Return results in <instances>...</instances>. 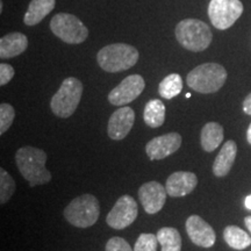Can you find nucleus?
<instances>
[{
	"instance_id": "obj_1",
	"label": "nucleus",
	"mask_w": 251,
	"mask_h": 251,
	"mask_svg": "<svg viewBox=\"0 0 251 251\" xmlns=\"http://www.w3.org/2000/svg\"><path fill=\"white\" fill-rule=\"evenodd\" d=\"M15 162L31 187L45 185L51 180V174L47 170V153L35 147H23L15 153Z\"/></svg>"
},
{
	"instance_id": "obj_25",
	"label": "nucleus",
	"mask_w": 251,
	"mask_h": 251,
	"mask_svg": "<svg viewBox=\"0 0 251 251\" xmlns=\"http://www.w3.org/2000/svg\"><path fill=\"white\" fill-rule=\"evenodd\" d=\"M15 118V111L9 103L2 102L0 105V134H4L5 131L11 127L12 122Z\"/></svg>"
},
{
	"instance_id": "obj_5",
	"label": "nucleus",
	"mask_w": 251,
	"mask_h": 251,
	"mask_svg": "<svg viewBox=\"0 0 251 251\" xmlns=\"http://www.w3.org/2000/svg\"><path fill=\"white\" fill-rule=\"evenodd\" d=\"M83 84L75 77L65 78L59 86L57 92L52 96L50 108L56 117L67 119L70 118L79 105Z\"/></svg>"
},
{
	"instance_id": "obj_32",
	"label": "nucleus",
	"mask_w": 251,
	"mask_h": 251,
	"mask_svg": "<svg viewBox=\"0 0 251 251\" xmlns=\"http://www.w3.org/2000/svg\"><path fill=\"white\" fill-rule=\"evenodd\" d=\"M247 140H248V142L251 144V124H250L249 128H248V131H247Z\"/></svg>"
},
{
	"instance_id": "obj_8",
	"label": "nucleus",
	"mask_w": 251,
	"mask_h": 251,
	"mask_svg": "<svg viewBox=\"0 0 251 251\" xmlns=\"http://www.w3.org/2000/svg\"><path fill=\"white\" fill-rule=\"evenodd\" d=\"M243 13V4L240 0H211L208 17L215 28L225 30L236 23Z\"/></svg>"
},
{
	"instance_id": "obj_30",
	"label": "nucleus",
	"mask_w": 251,
	"mask_h": 251,
	"mask_svg": "<svg viewBox=\"0 0 251 251\" xmlns=\"http://www.w3.org/2000/svg\"><path fill=\"white\" fill-rule=\"evenodd\" d=\"M244 206H246L247 209H250L251 211V194L250 196H248L246 198V200H244Z\"/></svg>"
},
{
	"instance_id": "obj_17",
	"label": "nucleus",
	"mask_w": 251,
	"mask_h": 251,
	"mask_svg": "<svg viewBox=\"0 0 251 251\" xmlns=\"http://www.w3.org/2000/svg\"><path fill=\"white\" fill-rule=\"evenodd\" d=\"M237 155V146L233 140L226 142L220 150L219 155L216 156L214 164H213V174L216 177H225L231 170L235 158Z\"/></svg>"
},
{
	"instance_id": "obj_16",
	"label": "nucleus",
	"mask_w": 251,
	"mask_h": 251,
	"mask_svg": "<svg viewBox=\"0 0 251 251\" xmlns=\"http://www.w3.org/2000/svg\"><path fill=\"white\" fill-rule=\"evenodd\" d=\"M28 39L23 33H9L0 39V57L13 58L26 51Z\"/></svg>"
},
{
	"instance_id": "obj_6",
	"label": "nucleus",
	"mask_w": 251,
	"mask_h": 251,
	"mask_svg": "<svg viewBox=\"0 0 251 251\" xmlns=\"http://www.w3.org/2000/svg\"><path fill=\"white\" fill-rule=\"evenodd\" d=\"M100 215L99 201L92 194L75 198L64 209L69 224L78 228H89L98 221Z\"/></svg>"
},
{
	"instance_id": "obj_26",
	"label": "nucleus",
	"mask_w": 251,
	"mask_h": 251,
	"mask_svg": "<svg viewBox=\"0 0 251 251\" xmlns=\"http://www.w3.org/2000/svg\"><path fill=\"white\" fill-rule=\"evenodd\" d=\"M158 240L153 234H141L135 243L134 251H157Z\"/></svg>"
},
{
	"instance_id": "obj_27",
	"label": "nucleus",
	"mask_w": 251,
	"mask_h": 251,
	"mask_svg": "<svg viewBox=\"0 0 251 251\" xmlns=\"http://www.w3.org/2000/svg\"><path fill=\"white\" fill-rule=\"evenodd\" d=\"M106 251H134L122 237H112L106 244Z\"/></svg>"
},
{
	"instance_id": "obj_22",
	"label": "nucleus",
	"mask_w": 251,
	"mask_h": 251,
	"mask_svg": "<svg viewBox=\"0 0 251 251\" xmlns=\"http://www.w3.org/2000/svg\"><path fill=\"white\" fill-rule=\"evenodd\" d=\"M224 238L229 247L236 250H243L251 244V237L236 226H228L224 230Z\"/></svg>"
},
{
	"instance_id": "obj_10",
	"label": "nucleus",
	"mask_w": 251,
	"mask_h": 251,
	"mask_svg": "<svg viewBox=\"0 0 251 251\" xmlns=\"http://www.w3.org/2000/svg\"><path fill=\"white\" fill-rule=\"evenodd\" d=\"M146 83L140 75H130L115 86L108 94V101L114 106H124L139 98L144 91Z\"/></svg>"
},
{
	"instance_id": "obj_14",
	"label": "nucleus",
	"mask_w": 251,
	"mask_h": 251,
	"mask_svg": "<svg viewBox=\"0 0 251 251\" xmlns=\"http://www.w3.org/2000/svg\"><path fill=\"white\" fill-rule=\"evenodd\" d=\"M135 122V113L129 106H121L111 115L108 120V136L114 141L125 139L133 128Z\"/></svg>"
},
{
	"instance_id": "obj_23",
	"label": "nucleus",
	"mask_w": 251,
	"mask_h": 251,
	"mask_svg": "<svg viewBox=\"0 0 251 251\" xmlns=\"http://www.w3.org/2000/svg\"><path fill=\"white\" fill-rule=\"evenodd\" d=\"M181 91H183V79L178 74H171L166 76L158 86L159 96L168 100L179 96Z\"/></svg>"
},
{
	"instance_id": "obj_7",
	"label": "nucleus",
	"mask_w": 251,
	"mask_h": 251,
	"mask_svg": "<svg viewBox=\"0 0 251 251\" xmlns=\"http://www.w3.org/2000/svg\"><path fill=\"white\" fill-rule=\"evenodd\" d=\"M50 29L58 39L69 45H79L89 36V29L80 19L69 13H58L50 21Z\"/></svg>"
},
{
	"instance_id": "obj_13",
	"label": "nucleus",
	"mask_w": 251,
	"mask_h": 251,
	"mask_svg": "<svg viewBox=\"0 0 251 251\" xmlns=\"http://www.w3.org/2000/svg\"><path fill=\"white\" fill-rule=\"evenodd\" d=\"M186 233L190 240L198 247L211 248L214 246L216 235L214 229L199 215H191L186 220Z\"/></svg>"
},
{
	"instance_id": "obj_19",
	"label": "nucleus",
	"mask_w": 251,
	"mask_h": 251,
	"mask_svg": "<svg viewBox=\"0 0 251 251\" xmlns=\"http://www.w3.org/2000/svg\"><path fill=\"white\" fill-rule=\"evenodd\" d=\"M224 141V128L218 122H208L203 126L200 142L202 149L207 152H212L218 148Z\"/></svg>"
},
{
	"instance_id": "obj_9",
	"label": "nucleus",
	"mask_w": 251,
	"mask_h": 251,
	"mask_svg": "<svg viewBox=\"0 0 251 251\" xmlns=\"http://www.w3.org/2000/svg\"><path fill=\"white\" fill-rule=\"evenodd\" d=\"M139 214V207L134 198L130 196H122L113 206L107 214L106 222L113 229H125L133 224Z\"/></svg>"
},
{
	"instance_id": "obj_15",
	"label": "nucleus",
	"mask_w": 251,
	"mask_h": 251,
	"mask_svg": "<svg viewBox=\"0 0 251 251\" xmlns=\"http://www.w3.org/2000/svg\"><path fill=\"white\" fill-rule=\"evenodd\" d=\"M198 185V177L193 172L177 171L166 179V192L171 198H181L192 193Z\"/></svg>"
},
{
	"instance_id": "obj_31",
	"label": "nucleus",
	"mask_w": 251,
	"mask_h": 251,
	"mask_svg": "<svg viewBox=\"0 0 251 251\" xmlns=\"http://www.w3.org/2000/svg\"><path fill=\"white\" fill-rule=\"evenodd\" d=\"M244 224H246L247 228L249 229V231L251 233V216H247V218L244 219Z\"/></svg>"
},
{
	"instance_id": "obj_18",
	"label": "nucleus",
	"mask_w": 251,
	"mask_h": 251,
	"mask_svg": "<svg viewBox=\"0 0 251 251\" xmlns=\"http://www.w3.org/2000/svg\"><path fill=\"white\" fill-rule=\"evenodd\" d=\"M56 0H31L25 14L24 23L27 26H35L55 8Z\"/></svg>"
},
{
	"instance_id": "obj_24",
	"label": "nucleus",
	"mask_w": 251,
	"mask_h": 251,
	"mask_svg": "<svg viewBox=\"0 0 251 251\" xmlns=\"http://www.w3.org/2000/svg\"><path fill=\"white\" fill-rule=\"evenodd\" d=\"M15 191L14 179L4 169H0V202L4 205L11 199Z\"/></svg>"
},
{
	"instance_id": "obj_3",
	"label": "nucleus",
	"mask_w": 251,
	"mask_h": 251,
	"mask_svg": "<svg viewBox=\"0 0 251 251\" xmlns=\"http://www.w3.org/2000/svg\"><path fill=\"white\" fill-rule=\"evenodd\" d=\"M139 57L140 54L135 47L127 43H113L100 49L97 61L103 71L114 74L133 68Z\"/></svg>"
},
{
	"instance_id": "obj_12",
	"label": "nucleus",
	"mask_w": 251,
	"mask_h": 251,
	"mask_svg": "<svg viewBox=\"0 0 251 251\" xmlns=\"http://www.w3.org/2000/svg\"><path fill=\"white\" fill-rule=\"evenodd\" d=\"M166 194V188L158 181H148L139 188L140 201L148 214H156L161 211L165 205Z\"/></svg>"
},
{
	"instance_id": "obj_4",
	"label": "nucleus",
	"mask_w": 251,
	"mask_h": 251,
	"mask_svg": "<svg viewBox=\"0 0 251 251\" xmlns=\"http://www.w3.org/2000/svg\"><path fill=\"white\" fill-rule=\"evenodd\" d=\"M227 80V71L218 63H203L187 75L186 83L196 92L209 94L218 92Z\"/></svg>"
},
{
	"instance_id": "obj_20",
	"label": "nucleus",
	"mask_w": 251,
	"mask_h": 251,
	"mask_svg": "<svg viewBox=\"0 0 251 251\" xmlns=\"http://www.w3.org/2000/svg\"><path fill=\"white\" fill-rule=\"evenodd\" d=\"M143 120L151 128H158L164 124L165 105L162 100L152 99L147 102L143 111Z\"/></svg>"
},
{
	"instance_id": "obj_29",
	"label": "nucleus",
	"mask_w": 251,
	"mask_h": 251,
	"mask_svg": "<svg viewBox=\"0 0 251 251\" xmlns=\"http://www.w3.org/2000/svg\"><path fill=\"white\" fill-rule=\"evenodd\" d=\"M243 111L247 113L248 115H251V93L247 96V98L243 101Z\"/></svg>"
},
{
	"instance_id": "obj_2",
	"label": "nucleus",
	"mask_w": 251,
	"mask_h": 251,
	"mask_svg": "<svg viewBox=\"0 0 251 251\" xmlns=\"http://www.w3.org/2000/svg\"><path fill=\"white\" fill-rule=\"evenodd\" d=\"M176 39L181 47L193 52L203 51L212 43L213 34L208 25L198 19H184L176 26Z\"/></svg>"
},
{
	"instance_id": "obj_28",
	"label": "nucleus",
	"mask_w": 251,
	"mask_h": 251,
	"mask_svg": "<svg viewBox=\"0 0 251 251\" xmlns=\"http://www.w3.org/2000/svg\"><path fill=\"white\" fill-rule=\"evenodd\" d=\"M14 69L12 65L6 64V63H1L0 64V85L4 86L8 84L14 77Z\"/></svg>"
},
{
	"instance_id": "obj_11",
	"label": "nucleus",
	"mask_w": 251,
	"mask_h": 251,
	"mask_svg": "<svg viewBox=\"0 0 251 251\" xmlns=\"http://www.w3.org/2000/svg\"><path fill=\"white\" fill-rule=\"evenodd\" d=\"M181 136L178 133H169L153 137L146 146V152L151 161L164 159L180 148Z\"/></svg>"
},
{
	"instance_id": "obj_21",
	"label": "nucleus",
	"mask_w": 251,
	"mask_h": 251,
	"mask_svg": "<svg viewBox=\"0 0 251 251\" xmlns=\"http://www.w3.org/2000/svg\"><path fill=\"white\" fill-rule=\"evenodd\" d=\"M162 251H181V236L179 231L172 227H163L156 234Z\"/></svg>"
}]
</instances>
